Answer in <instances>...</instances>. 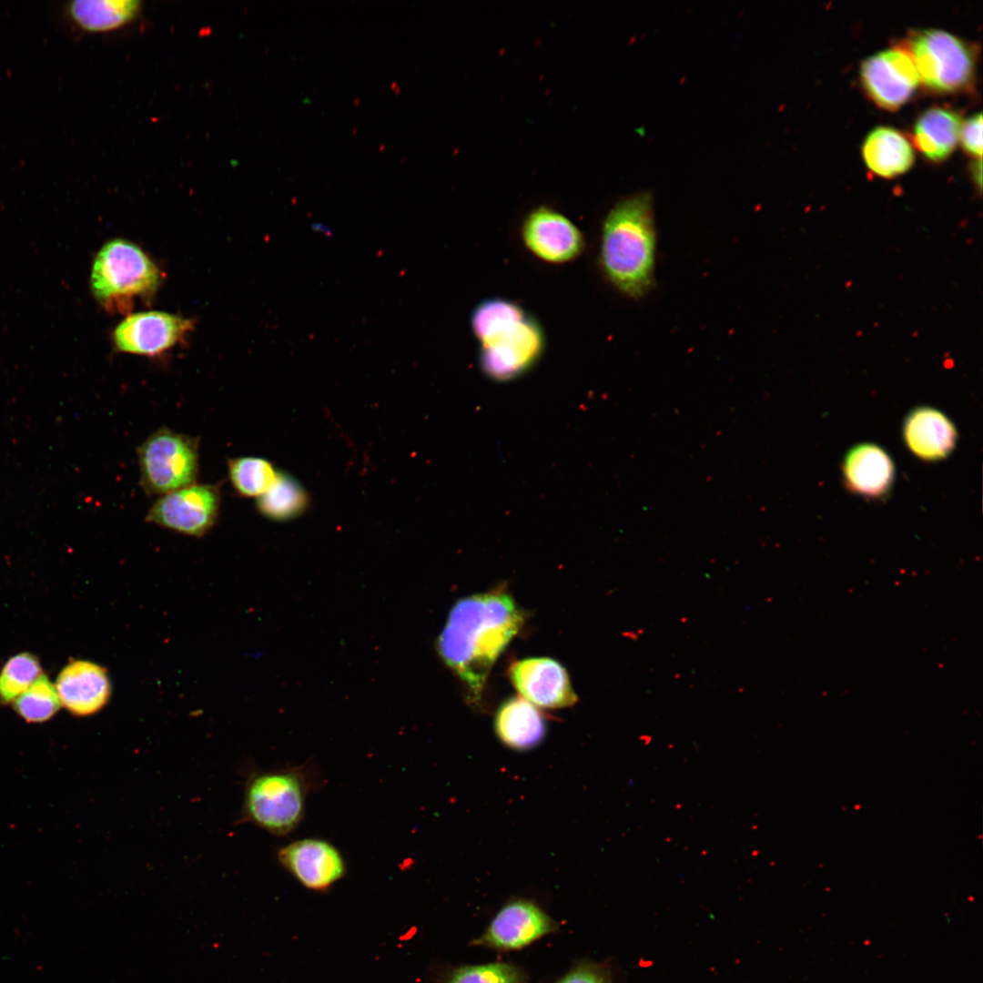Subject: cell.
Masks as SVG:
<instances>
[{"label":"cell","mask_w":983,"mask_h":983,"mask_svg":"<svg viewBox=\"0 0 983 983\" xmlns=\"http://www.w3.org/2000/svg\"><path fill=\"white\" fill-rule=\"evenodd\" d=\"M513 598L502 590L458 600L452 606L437 649L443 662L479 696L497 658L523 623Z\"/></svg>","instance_id":"6da1fadb"},{"label":"cell","mask_w":983,"mask_h":983,"mask_svg":"<svg viewBox=\"0 0 983 983\" xmlns=\"http://www.w3.org/2000/svg\"><path fill=\"white\" fill-rule=\"evenodd\" d=\"M656 230L653 196L638 191L623 198L602 224L599 265L607 281L630 299L654 285Z\"/></svg>","instance_id":"7a4b0ae2"},{"label":"cell","mask_w":983,"mask_h":983,"mask_svg":"<svg viewBox=\"0 0 983 983\" xmlns=\"http://www.w3.org/2000/svg\"><path fill=\"white\" fill-rule=\"evenodd\" d=\"M315 781L305 765L255 774L246 786L245 815L273 835H288L301 822L306 797Z\"/></svg>","instance_id":"3957f363"},{"label":"cell","mask_w":983,"mask_h":983,"mask_svg":"<svg viewBox=\"0 0 983 983\" xmlns=\"http://www.w3.org/2000/svg\"><path fill=\"white\" fill-rule=\"evenodd\" d=\"M161 279L159 269L138 246L114 239L96 254L90 280L96 299L112 307L135 297L152 295Z\"/></svg>","instance_id":"277c9868"},{"label":"cell","mask_w":983,"mask_h":983,"mask_svg":"<svg viewBox=\"0 0 983 983\" xmlns=\"http://www.w3.org/2000/svg\"><path fill=\"white\" fill-rule=\"evenodd\" d=\"M140 485L149 495H165L196 483L199 440L163 427L137 448Z\"/></svg>","instance_id":"5b68a950"},{"label":"cell","mask_w":983,"mask_h":983,"mask_svg":"<svg viewBox=\"0 0 983 983\" xmlns=\"http://www.w3.org/2000/svg\"><path fill=\"white\" fill-rule=\"evenodd\" d=\"M905 50L912 58L919 80L938 92H956L967 87L975 70V56L969 45L957 35L936 28L915 31Z\"/></svg>","instance_id":"8992f818"},{"label":"cell","mask_w":983,"mask_h":983,"mask_svg":"<svg viewBox=\"0 0 983 983\" xmlns=\"http://www.w3.org/2000/svg\"><path fill=\"white\" fill-rule=\"evenodd\" d=\"M544 330L529 312L480 343L479 364L487 378L509 381L529 371L542 356Z\"/></svg>","instance_id":"52a82bcc"},{"label":"cell","mask_w":983,"mask_h":983,"mask_svg":"<svg viewBox=\"0 0 983 983\" xmlns=\"http://www.w3.org/2000/svg\"><path fill=\"white\" fill-rule=\"evenodd\" d=\"M221 494L217 484H197L159 497L146 521L196 537L206 534L217 522Z\"/></svg>","instance_id":"ba28073f"},{"label":"cell","mask_w":983,"mask_h":983,"mask_svg":"<svg viewBox=\"0 0 983 983\" xmlns=\"http://www.w3.org/2000/svg\"><path fill=\"white\" fill-rule=\"evenodd\" d=\"M860 79L869 97L886 109H897L907 102L919 82L912 58L899 47L866 58L861 64Z\"/></svg>","instance_id":"9c48e42d"},{"label":"cell","mask_w":983,"mask_h":983,"mask_svg":"<svg viewBox=\"0 0 983 983\" xmlns=\"http://www.w3.org/2000/svg\"><path fill=\"white\" fill-rule=\"evenodd\" d=\"M525 247L542 261L561 264L577 258L585 240L580 228L566 216L541 206L527 214L521 228Z\"/></svg>","instance_id":"30bf717a"},{"label":"cell","mask_w":983,"mask_h":983,"mask_svg":"<svg viewBox=\"0 0 983 983\" xmlns=\"http://www.w3.org/2000/svg\"><path fill=\"white\" fill-rule=\"evenodd\" d=\"M277 857L301 886L315 892H327L344 877L347 871L340 851L321 838L293 841L279 848Z\"/></svg>","instance_id":"8fae6325"},{"label":"cell","mask_w":983,"mask_h":983,"mask_svg":"<svg viewBox=\"0 0 983 983\" xmlns=\"http://www.w3.org/2000/svg\"><path fill=\"white\" fill-rule=\"evenodd\" d=\"M557 927V923L536 904L518 899L504 905L472 944L498 950H516L554 932Z\"/></svg>","instance_id":"7c38bea8"},{"label":"cell","mask_w":983,"mask_h":983,"mask_svg":"<svg viewBox=\"0 0 983 983\" xmlns=\"http://www.w3.org/2000/svg\"><path fill=\"white\" fill-rule=\"evenodd\" d=\"M193 328V322L178 315L147 311L129 315L115 329L117 350L155 356L172 348Z\"/></svg>","instance_id":"4fadbf2b"},{"label":"cell","mask_w":983,"mask_h":983,"mask_svg":"<svg viewBox=\"0 0 983 983\" xmlns=\"http://www.w3.org/2000/svg\"><path fill=\"white\" fill-rule=\"evenodd\" d=\"M509 676L520 694L533 705L558 709L577 701L566 670L552 658L516 661L509 668Z\"/></svg>","instance_id":"5bb4252c"},{"label":"cell","mask_w":983,"mask_h":983,"mask_svg":"<svg viewBox=\"0 0 983 983\" xmlns=\"http://www.w3.org/2000/svg\"><path fill=\"white\" fill-rule=\"evenodd\" d=\"M56 688L61 704L73 714L97 713L108 702L111 684L106 671L84 660L69 663L59 673Z\"/></svg>","instance_id":"9a60e30c"},{"label":"cell","mask_w":983,"mask_h":983,"mask_svg":"<svg viewBox=\"0 0 983 983\" xmlns=\"http://www.w3.org/2000/svg\"><path fill=\"white\" fill-rule=\"evenodd\" d=\"M903 434L909 450L925 461H938L948 456L958 438L952 421L930 407L913 410L905 420Z\"/></svg>","instance_id":"2e32d148"},{"label":"cell","mask_w":983,"mask_h":983,"mask_svg":"<svg viewBox=\"0 0 983 983\" xmlns=\"http://www.w3.org/2000/svg\"><path fill=\"white\" fill-rule=\"evenodd\" d=\"M843 474L846 485L866 497H881L891 488L895 467L890 456L879 446L863 443L845 456Z\"/></svg>","instance_id":"e0dca14e"},{"label":"cell","mask_w":983,"mask_h":983,"mask_svg":"<svg viewBox=\"0 0 983 983\" xmlns=\"http://www.w3.org/2000/svg\"><path fill=\"white\" fill-rule=\"evenodd\" d=\"M495 732L500 740L514 750H529L545 736L542 713L521 696L504 701L496 712Z\"/></svg>","instance_id":"ac0fdd59"},{"label":"cell","mask_w":983,"mask_h":983,"mask_svg":"<svg viewBox=\"0 0 983 983\" xmlns=\"http://www.w3.org/2000/svg\"><path fill=\"white\" fill-rule=\"evenodd\" d=\"M862 156L875 174L892 177L912 166L914 150L908 139L894 127L880 126L871 130L862 145Z\"/></svg>","instance_id":"d6986e66"},{"label":"cell","mask_w":983,"mask_h":983,"mask_svg":"<svg viewBox=\"0 0 983 983\" xmlns=\"http://www.w3.org/2000/svg\"><path fill=\"white\" fill-rule=\"evenodd\" d=\"M960 115L950 108L932 106L917 117L913 140L918 150L928 159H946L956 147L961 127Z\"/></svg>","instance_id":"ffe728a7"},{"label":"cell","mask_w":983,"mask_h":983,"mask_svg":"<svg viewBox=\"0 0 983 983\" xmlns=\"http://www.w3.org/2000/svg\"><path fill=\"white\" fill-rule=\"evenodd\" d=\"M137 0H76L67 5L73 22L87 32H105L123 26L139 13Z\"/></svg>","instance_id":"44dd1931"},{"label":"cell","mask_w":983,"mask_h":983,"mask_svg":"<svg viewBox=\"0 0 983 983\" xmlns=\"http://www.w3.org/2000/svg\"><path fill=\"white\" fill-rule=\"evenodd\" d=\"M310 496L292 474L279 471L273 485L256 500L262 517L274 522H288L303 515L310 506Z\"/></svg>","instance_id":"7402d4cb"},{"label":"cell","mask_w":983,"mask_h":983,"mask_svg":"<svg viewBox=\"0 0 983 983\" xmlns=\"http://www.w3.org/2000/svg\"><path fill=\"white\" fill-rule=\"evenodd\" d=\"M228 471L234 490L244 497H259L276 481L279 470L262 457L245 456L228 461Z\"/></svg>","instance_id":"603a6c76"},{"label":"cell","mask_w":983,"mask_h":983,"mask_svg":"<svg viewBox=\"0 0 983 983\" xmlns=\"http://www.w3.org/2000/svg\"><path fill=\"white\" fill-rule=\"evenodd\" d=\"M61 705L56 685L44 674L14 701L15 712L29 723L49 720Z\"/></svg>","instance_id":"cb8c5ba5"},{"label":"cell","mask_w":983,"mask_h":983,"mask_svg":"<svg viewBox=\"0 0 983 983\" xmlns=\"http://www.w3.org/2000/svg\"><path fill=\"white\" fill-rule=\"evenodd\" d=\"M38 659L30 653L12 656L0 672V703L14 702L42 674Z\"/></svg>","instance_id":"d4e9b609"},{"label":"cell","mask_w":983,"mask_h":983,"mask_svg":"<svg viewBox=\"0 0 983 983\" xmlns=\"http://www.w3.org/2000/svg\"><path fill=\"white\" fill-rule=\"evenodd\" d=\"M524 971L509 963L465 965L448 971L440 983H526Z\"/></svg>","instance_id":"484cf974"},{"label":"cell","mask_w":983,"mask_h":983,"mask_svg":"<svg viewBox=\"0 0 983 983\" xmlns=\"http://www.w3.org/2000/svg\"><path fill=\"white\" fill-rule=\"evenodd\" d=\"M557 983H612V976L605 965L584 961L570 969Z\"/></svg>","instance_id":"4316f807"},{"label":"cell","mask_w":983,"mask_h":983,"mask_svg":"<svg viewBox=\"0 0 983 983\" xmlns=\"http://www.w3.org/2000/svg\"><path fill=\"white\" fill-rule=\"evenodd\" d=\"M982 116L976 113L961 124L959 138L963 147L974 156L982 154Z\"/></svg>","instance_id":"83f0119b"},{"label":"cell","mask_w":983,"mask_h":983,"mask_svg":"<svg viewBox=\"0 0 983 983\" xmlns=\"http://www.w3.org/2000/svg\"><path fill=\"white\" fill-rule=\"evenodd\" d=\"M311 228H312L313 231L320 233V234H324L326 236H329V234L332 233L331 228L329 226H327L326 224H323L321 222L313 224Z\"/></svg>","instance_id":"f1b7e54d"}]
</instances>
